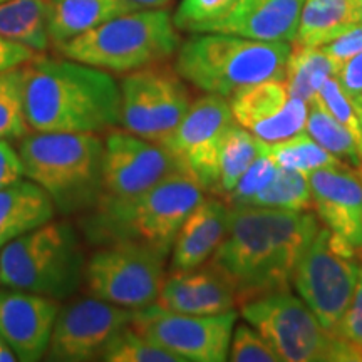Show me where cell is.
I'll return each instance as SVG.
<instances>
[{
    "instance_id": "24",
    "label": "cell",
    "mask_w": 362,
    "mask_h": 362,
    "mask_svg": "<svg viewBox=\"0 0 362 362\" xmlns=\"http://www.w3.org/2000/svg\"><path fill=\"white\" fill-rule=\"evenodd\" d=\"M357 24L354 0H305L293 44L320 47Z\"/></svg>"
},
{
    "instance_id": "23",
    "label": "cell",
    "mask_w": 362,
    "mask_h": 362,
    "mask_svg": "<svg viewBox=\"0 0 362 362\" xmlns=\"http://www.w3.org/2000/svg\"><path fill=\"white\" fill-rule=\"evenodd\" d=\"M139 11L131 0H49L51 45L69 42L123 13Z\"/></svg>"
},
{
    "instance_id": "32",
    "label": "cell",
    "mask_w": 362,
    "mask_h": 362,
    "mask_svg": "<svg viewBox=\"0 0 362 362\" xmlns=\"http://www.w3.org/2000/svg\"><path fill=\"white\" fill-rule=\"evenodd\" d=\"M98 361L104 362H183L178 356L163 349L133 325H126L107 342Z\"/></svg>"
},
{
    "instance_id": "31",
    "label": "cell",
    "mask_w": 362,
    "mask_h": 362,
    "mask_svg": "<svg viewBox=\"0 0 362 362\" xmlns=\"http://www.w3.org/2000/svg\"><path fill=\"white\" fill-rule=\"evenodd\" d=\"M30 133L22 66L0 72V139L19 141Z\"/></svg>"
},
{
    "instance_id": "10",
    "label": "cell",
    "mask_w": 362,
    "mask_h": 362,
    "mask_svg": "<svg viewBox=\"0 0 362 362\" xmlns=\"http://www.w3.org/2000/svg\"><path fill=\"white\" fill-rule=\"evenodd\" d=\"M119 126L149 141L165 144L192 106L187 81L160 62L123 74Z\"/></svg>"
},
{
    "instance_id": "11",
    "label": "cell",
    "mask_w": 362,
    "mask_h": 362,
    "mask_svg": "<svg viewBox=\"0 0 362 362\" xmlns=\"http://www.w3.org/2000/svg\"><path fill=\"white\" fill-rule=\"evenodd\" d=\"M165 264L166 255L141 245H99L86 262V292L131 310L156 304L166 279Z\"/></svg>"
},
{
    "instance_id": "34",
    "label": "cell",
    "mask_w": 362,
    "mask_h": 362,
    "mask_svg": "<svg viewBox=\"0 0 362 362\" xmlns=\"http://www.w3.org/2000/svg\"><path fill=\"white\" fill-rule=\"evenodd\" d=\"M332 115L352 134L359 146L361 158H362V121L357 111L354 110L351 98L344 93V89L339 84L336 78L325 79L320 86L319 93L314 98Z\"/></svg>"
},
{
    "instance_id": "25",
    "label": "cell",
    "mask_w": 362,
    "mask_h": 362,
    "mask_svg": "<svg viewBox=\"0 0 362 362\" xmlns=\"http://www.w3.org/2000/svg\"><path fill=\"white\" fill-rule=\"evenodd\" d=\"M0 35L44 54L51 47L49 0H6L0 4Z\"/></svg>"
},
{
    "instance_id": "43",
    "label": "cell",
    "mask_w": 362,
    "mask_h": 362,
    "mask_svg": "<svg viewBox=\"0 0 362 362\" xmlns=\"http://www.w3.org/2000/svg\"><path fill=\"white\" fill-rule=\"evenodd\" d=\"M139 8H165L170 6L171 0H131Z\"/></svg>"
},
{
    "instance_id": "4",
    "label": "cell",
    "mask_w": 362,
    "mask_h": 362,
    "mask_svg": "<svg viewBox=\"0 0 362 362\" xmlns=\"http://www.w3.org/2000/svg\"><path fill=\"white\" fill-rule=\"evenodd\" d=\"M24 176L51 197L57 214H89L103 194L104 139L98 133H34L19 139Z\"/></svg>"
},
{
    "instance_id": "17",
    "label": "cell",
    "mask_w": 362,
    "mask_h": 362,
    "mask_svg": "<svg viewBox=\"0 0 362 362\" xmlns=\"http://www.w3.org/2000/svg\"><path fill=\"white\" fill-rule=\"evenodd\" d=\"M59 300L40 293L0 288V334L16 352L17 361L44 359L51 342Z\"/></svg>"
},
{
    "instance_id": "15",
    "label": "cell",
    "mask_w": 362,
    "mask_h": 362,
    "mask_svg": "<svg viewBox=\"0 0 362 362\" xmlns=\"http://www.w3.org/2000/svg\"><path fill=\"white\" fill-rule=\"evenodd\" d=\"M176 170L173 156L163 144L123 128L111 129L104 139L101 198H131L155 187Z\"/></svg>"
},
{
    "instance_id": "29",
    "label": "cell",
    "mask_w": 362,
    "mask_h": 362,
    "mask_svg": "<svg viewBox=\"0 0 362 362\" xmlns=\"http://www.w3.org/2000/svg\"><path fill=\"white\" fill-rule=\"evenodd\" d=\"M305 131L330 155L354 168H362V158L356 139L317 99L309 103Z\"/></svg>"
},
{
    "instance_id": "16",
    "label": "cell",
    "mask_w": 362,
    "mask_h": 362,
    "mask_svg": "<svg viewBox=\"0 0 362 362\" xmlns=\"http://www.w3.org/2000/svg\"><path fill=\"white\" fill-rule=\"evenodd\" d=\"M237 124L264 143H279L305 131L309 104L293 98L284 79L257 83L228 98Z\"/></svg>"
},
{
    "instance_id": "37",
    "label": "cell",
    "mask_w": 362,
    "mask_h": 362,
    "mask_svg": "<svg viewBox=\"0 0 362 362\" xmlns=\"http://www.w3.org/2000/svg\"><path fill=\"white\" fill-rule=\"evenodd\" d=\"M332 332L362 352V265L351 304L332 327Z\"/></svg>"
},
{
    "instance_id": "9",
    "label": "cell",
    "mask_w": 362,
    "mask_h": 362,
    "mask_svg": "<svg viewBox=\"0 0 362 362\" xmlns=\"http://www.w3.org/2000/svg\"><path fill=\"white\" fill-rule=\"evenodd\" d=\"M362 252L320 226L293 274L292 287L322 325L332 330L354 296Z\"/></svg>"
},
{
    "instance_id": "45",
    "label": "cell",
    "mask_w": 362,
    "mask_h": 362,
    "mask_svg": "<svg viewBox=\"0 0 362 362\" xmlns=\"http://www.w3.org/2000/svg\"><path fill=\"white\" fill-rule=\"evenodd\" d=\"M354 7L357 21H359V24H362V0H354Z\"/></svg>"
},
{
    "instance_id": "6",
    "label": "cell",
    "mask_w": 362,
    "mask_h": 362,
    "mask_svg": "<svg viewBox=\"0 0 362 362\" xmlns=\"http://www.w3.org/2000/svg\"><path fill=\"white\" fill-rule=\"evenodd\" d=\"M180 45L178 29L166 8H139L57 45L56 51L98 69L128 74L166 62L178 52Z\"/></svg>"
},
{
    "instance_id": "14",
    "label": "cell",
    "mask_w": 362,
    "mask_h": 362,
    "mask_svg": "<svg viewBox=\"0 0 362 362\" xmlns=\"http://www.w3.org/2000/svg\"><path fill=\"white\" fill-rule=\"evenodd\" d=\"M133 310L93 296L74 298L59 309L44 359L57 362L98 361L107 342L131 324Z\"/></svg>"
},
{
    "instance_id": "41",
    "label": "cell",
    "mask_w": 362,
    "mask_h": 362,
    "mask_svg": "<svg viewBox=\"0 0 362 362\" xmlns=\"http://www.w3.org/2000/svg\"><path fill=\"white\" fill-rule=\"evenodd\" d=\"M336 79L349 98L362 94V52L344 62Z\"/></svg>"
},
{
    "instance_id": "22",
    "label": "cell",
    "mask_w": 362,
    "mask_h": 362,
    "mask_svg": "<svg viewBox=\"0 0 362 362\" xmlns=\"http://www.w3.org/2000/svg\"><path fill=\"white\" fill-rule=\"evenodd\" d=\"M56 205L34 181L22 178L0 189V248L56 218Z\"/></svg>"
},
{
    "instance_id": "47",
    "label": "cell",
    "mask_w": 362,
    "mask_h": 362,
    "mask_svg": "<svg viewBox=\"0 0 362 362\" xmlns=\"http://www.w3.org/2000/svg\"><path fill=\"white\" fill-rule=\"evenodd\" d=\"M359 171H361V175H362V168H361V170H359Z\"/></svg>"
},
{
    "instance_id": "35",
    "label": "cell",
    "mask_w": 362,
    "mask_h": 362,
    "mask_svg": "<svg viewBox=\"0 0 362 362\" xmlns=\"http://www.w3.org/2000/svg\"><path fill=\"white\" fill-rule=\"evenodd\" d=\"M275 171H277V165H275L274 160L269 156V153L265 151L264 143V149H262L259 158L252 163L250 168H248L245 173H243L242 178L238 180L237 187L226 194V197H223V200L233 208L247 206L252 198L270 183Z\"/></svg>"
},
{
    "instance_id": "8",
    "label": "cell",
    "mask_w": 362,
    "mask_h": 362,
    "mask_svg": "<svg viewBox=\"0 0 362 362\" xmlns=\"http://www.w3.org/2000/svg\"><path fill=\"white\" fill-rule=\"evenodd\" d=\"M282 362H361L362 352L325 327L291 291L267 293L240 305Z\"/></svg>"
},
{
    "instance_id": "13",
    "label": "cell",
    "mask_w": 362,
    "mask_h": 362,
    "mask_svg": "<svg viewBox=\"0 0 362 362\" xmlns=\"http://www.w3.org/2000/svg\"><path fill=\"white\" fill-rule=\"evenodd\" d=\"M235 123L228 99L205 93L192 103L163 146L173 156L178 170L192 176L206 193L216 194L221 149Z\"/></svg>"
},
{
    "instance_id": "36",
    "label": "cell",
    "mask_w": 362,
    "mask_h": 362,
    "mask_svg": "<svg viewBox=\"0 0 362 362\" xmlns=\"http://www.w3.org/2000/svg\"><path fill=\"white\" fill-rule=\"evenodd\" d=\"M228 361L232 362H280L264 336L250 324L235 325L230 341Z\"/></svg>"
},
{
    "instance_id": "21",
    "label": "cell",
    "mask_w": 362,
    "mask_h": 362,
    "mask_svg": "<svg viewBox=\"0 0 362 362\" xmlns=\"http://www.w3.org/2000/svg\"><path fill=\"white\" fill-rule=\"evenodd\" d=\"M232 206L221 197H205L187 216L171 248V272H187L211 259L228 228Z\"/></svg>"
},
{
    "instance_id": "18",
    "label": "cell",
    "mask_w": 362,
    "mask_h": 362,
    "mask_svg": "<svg viewBox=\"0 0 362 362\" xmlns=\"http://www.w3.org/2000/svg\"><path fill=\"white\" fill-rule=\"evenodd\" d=\"M319 220L330 232L362 252V175L351 165L329 166L307 175Z\"/></svg>"
},
{
    "instance_id": "33",
    "label": "cell",
    "mask_w": 362,
    "mask_h": 362,
    "mask_svg": "<svg viewBox=\"0 0 362 362\" xmlns=\"http://www.w3.org/2000/svg\"><path fill=\"white\" fill-rule=\"evenodd\" d=\"M238 0H181L173 13L178 30L192 34H205L211 25L228 17Z\"/></svg>"
},
{
    "instance_id": "44",
    "label": "cell",
    "mask_w": 362,
    "mask_h": 362,
    "mask_svg": "<svg viewBox=\"0 0 362 362\" xmlns=\"http://www.w3.org/2000/svg\"><path fill=\"white\" fill-rule=\"evenodd\" d=\"M351 101H352V104H354V110L357 111V115H359L361 121H362V94L351 98Z\"/></svg>"
},
{
    "instance_id": "38",
    "label": "cell",
    "mask_w": 362,
    "mask_h": 362,
    "mask_svg": "<svg viewBox=\"0 0 362 362\" xmlns=\"http://www.w3.org/2000/svg\"><path fill=\"white\" fill-rule=\"evenodd\" d=\"M320 47H322L334 61H337L339 64H344V62L349 61L351 57H354L356 54L362 52V24L351 27L347 33L339 35L337 39L330 40L329 44L320 45Z\"/></svg>"
},
{
    "instance_id": "28",
    "label": "cell",
    "mask_w": 362,
    "mask_h": 362,
    "mask_svg": "<svg viewBox=\"0 0 362 362\" xmlns=\"http://www.w3.org/2000/svg\"><path fill=\"white\" fill-rule=\"evenodd\" d=\"M264 149V141L255 138L250 131L235 123L226 134L220 158V180L216 197H226L237 187L238 180L250 168Z\"/></svg>"
},
{
    "instance_id": "40",
    "label": "cell",
    "mask_w": 362,
    "mask_h": 362,
    "mask_svg": "<svg viewBox=\"0 0 362 362\" xmlns=\"http://www.w3.org/2000/svg\"><path fill=\"white\" fill-rule=\"evenodd\" d=\"M39 54L25 45L13 42L0 35V72L27 64Z\"/></svg>"
},
{
    "instance_id": "26",
    "label": "cell",
    "mask_w": 362,
    "mask_h": 362,
    "mask_svg": "<svg viewBox=\"0 0 362 362\" xmlns=\"http://www.w3.org/2000/svg\"><path fill=\"white\" fill-rule=\"evenodd\" d=\"M342 64L334 61L322 47L292 45V52L285 66L284 83L291 96L307 104L314 101L325 79L336 78Z\"/></svg>"
},
{
    "instance_id": "3",
    "label": "cell",
    "mask_w": 362,
    "mask_h": 362,
    "mask_svg": "<svg viewBox=\"0 0 362 362\" xmlns=\"http://www.w3.org/2000/svg\"><path fill=\"white\" fill-rule=\"evenodd\" d=\"M205 193L192 176L176 170L131 198H101L84 216V235L98 247L133 243L168 257L180 226Z\"/></svg>"
},
{
    "instance_id": "5",
    "label": "cell",
    "mask_w": 362,
    "mask_h": 362,
    "mask_svg": "<svg viewBox=\"0 0 362 362\" xmlns=\"http://www.w3.org/2000/svg\"><path fill=\"white\" fill-rule=\"evenodd\" d=\"M291 52L292 42L194 34L181 42L175 69L193 88L228 99L247 86L284 79Z\"/></svg>"
},
{
    "instance_id": "20",
    "label": "cell",
    "mask_w": 362,
    "mask_h": 362,
    "mask_svg": "<svg viewBox=\"0 0 362 362\" xmlns=\"http://www.w3.org/2000/svg\"><path fill=\"white\" fill-rule=\"evenodd\" d=\"M305 0H238L228 17L205 34H232L267 42H293Z\"/></svg>"
},
{
    "instance_id": "19",
    "label": "cell",
    "mask_w": 362,
    "mask_h": 362,
    "mask_svg": "<svg viewBox=\"0 0 362 362\" xmlns=\"http://www.w3.org/2000/svg\"><path fill=\"white\" fill-rule=\"evenodd\" d=\"M156 305L192 315H216L237 307V293L226 275L210 260L165 279Z\"/></svg>"
},
{
    "instance_id": "1",
    "label": "cell",
    "mask_w": 362,
    "mask_h": 362,
    "mask_svg": "<svg viewBox=\"0 0 362 362\" xmlns=\"http://www.w3.org/2000/svg\"><path fill=\"white\" fill-rule=\"evenodd\" d=\"M319 228V216L310 211L232 206L228 228L210 262L232 282L240 307L291 291L298 262Z\"/></svg>"
},
{
    "instance_id": "46",
    "label": "cell",
    "mask_w": 362,
    "mask_h": 362,
    "mask_svg": "<svg viewBox=\"0 0 362 362\" xmlns=\"http://www.w3.org/2000/svg\"><path fill=\"white\" fill-rule=\"evenodd\" d=\"M2 2H6V0H0V4H2Z\"/></svg>"
},
{
    "instance_id": "12",
    "label": "cell",
    "mask_w": 362,
    "mask_h": 362,
    "mask_svg": "<svg viewBox=\"0 0 362 362\" xmlns=\"http://www.w3.org/2000/svg\"><path fill=\"white\" fill-rule=\"evenodd\" d=\"M237 319L235 309L216 315H192L151 304L133 310L131 325L183 362H225Z\"/></svg>"
},
{
    "instance_id": "30",
    "label": "cell",
    "mask_w": 362,
    "mask_h": 362,
    "mask_svg": "<svg viewBox=\"0 0 362 362\" xmlns=\"http://www.w3.org/2000/svg\"><path fill=\"white\" fill-rule=\"evenodd\" d=\"M247 206L275 208V210L307 211L312 206L309 178L296 170L279 168L267 187L252 198Z\"/></svg>"
},
{
    "instance_id": "42",
    "label": "cell",
    "mask_w": 362,
    "mask_h": 362,
    "mask_svg": "<svg viewBox=\"0 0 362 362\" xmlns=\"http://www.w3.org/2000/svg\"><path fill=\"white\" fill-rule=\"evenodd\" d=\"M17 356L16 352L12 351V347L8 346V342L4 339L2 334H0V362H16Z\"/></svg>"
},
{
    "instance_id": "39",
    "label": "cell",
    "mask_w": 362,
    "mask_h": 362,
    "mask_svg": "<svg viewBox=\"0 0 362 362\" xmlns=\"http://www.w3.org/2000/svg\"><path fill=\"white\" fill-rule=\"evenodd\" d=\"M22 178L25 176L19 149L13 148L7 139H0V189L11 187Z\"/></svg>"
},
{
    "instance_id": "27",
    "label": "cell",
    "mask_w": 362,
    "mask_h": 362,
    "mask_svg": "<svg viewBox=\"0 0 362 362\" xmlns=\"http://www.w3.org/2000/svg\"><path fill=\"white\" fill-rule=\"evenodd\" d=\"M265 151L279 168L296 170L305 175L320 168H329V166L346 165L320 146L307 131L291 136L284 141L265 143Z\"/></svg>"
},
{
    "instance_id": "2",
    "label": "cell",
    "mask_w": 362,
    "mask_h": 362,
    "mask_svg": "<svg viewBox=\"0 0 362 362\" xmlns=\"http://www.w3.org/2000/svg\"><path fill=\"white\" fill-rule=\"evenodd\" d=\"M22 69L30 131L101 134L119 128L121 89L111 72L40 54Z\"/></svg>"
},
{
    "instance_id": "7",
    "label": "cell",
    "mask_w": 362,
    "mask_h": 362,
    "mask_svg": "<svg viewBox=\"0 0 362 362\" xmlns=\"http://www.w3.org/2000/svg\"><path fill=\"white\" fill-rule=\"evenodd\" d=\"M86 262L74 226L51 220L0 248V285L67 300L84 285Z\"/></svg>"
}]
</instances>
